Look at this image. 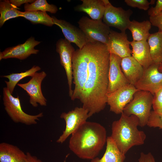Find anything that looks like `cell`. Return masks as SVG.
Instances as JSON below:
<instances>
[{
    "label": "cell",
    "instance_id": "cell-1",
    "mask_svg": "<svg viewBox=\"0 0 162 162\" xmlns=\"http://www.w3.org/2000/svg\"><path fill=\"white\" fill-rule=\"evenodd\" d=\"M88 44V57L80 56L73 61L75 86L70 98L80 100L89 118L103 110L107 104L110 54L105 44Z\"/></svg>",
    "mask_w": 162,
    "mask_h": 162
},
{
    "label": "cell",
    "instance_id": "cell-2",
    "mask_svg": "<svg viewBox=\"0 0 162 162\" xmlns=\"http://www.w3.org/2000/svg\"><path fill=\"white\" fill-rule=\"evenodd\" d=\"M107 138L103 126L97 122L86 121L71 134L69 147L79 158L91 160L103 148Z\"/></svg>",
    "mask_w": 162,
    "mask_h": 162
},
{
    "label": "cell",
    "instance_id": "cell-3",
    "mask_svg": "<svg viewBox=\"0 0 162 162\" xmlns=\"http://www.w3.org/2000/svg\"><path fill=\"white\" fill-rule=\"evenodd\" d=\"M120 118L112 124L111 137L120 151L125 154L134 146L144 144L146 135L143 131L139 130V120L134 115L128 116L123 112Z\"/></svg>",
    "mask_w": 162,
    "mask_h": 162
},
{
    "label": "cell",
    "instance_id": "cell-4",
    "mask_svg": "<svg viewBox=\"0 0 162 162\" xmlns=\"http://www.w3.org/2000/svg\"><path fill=\"white\" fill-rule=\"evenodd\" d=\"M153 95L146 91L138 90L134 95L132 100L124 107L123 112L125 115H134L139 120V126L147 125L152 105Z\"/></svg>",
    "mask_w": 162,
    "mask_h": 162
},
{
    "label": "cell",
    "instance_id": "cell-5",
    "mask_svg": "<svg viewBox=\"0 0 162 162\" xmlns=\"http://www.w3.org/2000/svg\"><path fill=\"white\" fill-rule=\"evenodd\" d=\"M3 93L4 109L14 122L27 125L35 124L39 118L43 116L42 112L36 115H31L23 111L19 96L17 97L13 96L7 87L3 88Z\"/></svg>",
    "mask_w": 162,
    "mask_h": 162
},
{
    "label": "cell",
    "instance_id": "cell-6",
    "mask_svg": "<svg viewBox=\"0 0 162 162\" xmlns=\"http://www.w3.org/2000/svg\"><path fill=\"white\" fill-rule=\"evenodd\" d=\"M78 23L88 43L99 42L107 44L111 30L102 20H94L83 16L79 20Z\"/></svg>",
    "mask_w": 162,
    "mask_h": 162
},
{
    "label": "cell",
    "instance_id": "cell-7",
    "mask_svg": "<svg viewBox=\"0 0 162 162\" xmlns=\"http://www.w3.org/2000/svg\"><path fill=\"white\" fill-rule=\"evenodd\" d=\"M105 9L102 20L103 22L109 27H112L125 32L130 20V17L132 11L129 9L125 10L121 7L112 5L108 0H104Z\"/></svg>",
    "mask_w": 162,
    "mask_h": 162
},
{
    "label": "cell",
    "instance_id": "cell-8",
    "mask_svg": "<svg viewBox=\"0 0 162 162\" xmlns=\"http://www.w3.org/2000/svg\"><path fill=\"white\" fill-rule=\"evenodd\" d=\"M60 117L65 122V130L56 141L62 143L89 118L88 111L82 107H76L68 112H63Z\"/></svg>",
    "mask_w": 162,
    "mask_h": 162
},
{
    "label": "cell",
    "instance_id": "cell-9",
    "mask_svg": "<svg viewBox=\"0 0 162 162\" xmlns=\"http://www.w3.org/2000/svg\"><path fill=\"white\" fill-rule=\"evenodd\" d=\"M138 90L134 86L129 84L107 94V104L110 106V111L116 114H121L124 107L132 100L134 94Z\"/></svg>",
    "mask_w": 162,
    "mask_h": 162
},
{
    "label": "cell",
    "instance_id": "cell-10",
    "mask_svg": "<svg viewBox=\"0 0 162 162\" xmlns=\"http://www.w3.org/2000/svg\"><path fill=\"white\" fill-rule=\"evenodd\" d=\"M159 64L153 63L144 68L142 77L134 85L137 89L148 92L153 95L162 88V73L159 70Z\"/></svg>",
    "mask_w": 162,
    "mask_h": 162
},
{
    "label": "cell",
    "instance_id": "cell-11",
    "mask_svg": "<svg viewBox=\"0 0 162 162\" xmlns=\"http://www.w3.org/2000/svg\"><path fill=\"white\" fill-rule=\"evenodd\" d=\"M56 51L60 56L61 64L65 71L69 88V95L71 98L73 91L72 89V60L75 50L71 43L65 38L58 40L56 44Z\"/></svg>",
    "mask_w": 162,
    "mask_h": 162
},
{
    "label": "cell",
    "instance_id": "cell-12",
    "mask_svg": "<svg viewBox=\"0 0 162 162\" xmlns=\"http://www.w3.org/2000/svg\"><path fill=\"white\" fill-rule=\"evenodd\" d=\"M46 76L44 71L36 72L30 80L26 83H18L17 85L26 91L29 96V103L34 107L46 106L47 100L44 96L41 89V84Z\"/></svg>",
    "mask_w": 162,
    "mask_h": 162
},
{
    "label": "cell",
    "instance_id": "cell-13",
    "mask_svg": "<svg viewBox=\"0 0 162 162\" xmlns=\"http://www.w3.org/2000/svg\"><path fill=\"white\" fill-rule=\"evenodd\" d=\"M40 43L31 37L22 44L10 47L0 52V60L9 58H16L20 60L26 59L32 54H36L39 50L34 47Z\"/></svg>",
    "mask_w": 162,
    "mask_h": 162
},
{
    "label": "cell",
    "instance_id": "cell-14",
    "mask_svg": "<svg viewBox=\"0 0 162 162\" xmlns=\"http://www.w3.org/2000/svg\"><path fill=\"white\" fill-rule=\"evenodd\" d=\"M107 94L113 92L119 88L129 84L121 67L122 58L110 53Z\"/></svg>",
    "mask_w": 162,
    "mask_h": 162
},
{
    "label": "cell",
    "instance_id": "cell-15",
    "mask_svg": "<svg viewBox=\"0 0 162 162\" xmlns=\"http://www.w3.org/2000/svg\"><path fill=\"white\" fill-rule=\"evenodd\" d=\"M130 42L125 32H118L111 30L108 41L106 45L110 53L122 58L131 56Z\"/></svg>",
    "mask_w": 162,
    "mask_h": 162
},
{
    "label": "cell",
    "instance_id": "cell-16",
    "mask_svg": "<svg viewBox=\"0 0 162 162\" xmlns=\"http://www.w3.org/2000/svg\"><path fill=\"white\" fill-rule=\"evenodd\" d=\"M54 24L61 29L65 39L70 43L75 44L79 49L82 48L88 43L86 36L79 27L65 20L52 16Z\"/></svg>",
    "mask_w": 162,
    "mask_h": 162
},
{
    "label": "cell",
    "instance_id": "cell-17",
    "mask_svg": "<svg viewBox=\"0 0 162 162\" xmlns=\"http://www.w3.org/2000/svg\"><path fill=\"white\" fill-rule=\"evenodd\" d=\"M121 67L129 84L134 86L142 77L144 69L132 56L122 58Z\"/></svg>",
    "mask_w": 162,
    "mask_h": 162
},
{
    "label": "cell",
    "instance_id": "cell-18",
    "mask_svg": "<svg viewBox=\"0 0 162 162\" xmlns=\"http://www.w3.org/2000/svg\"><path fill=\"white\" fill-rule=\"evenodd\" d=\"M82 3L74 8L75 11L87 14L94 20H102L105 9L104 0H81Z\"/></svg>",
    "mask_w": 162,
    "mask_h": 162
},
{
    "label": "cell",
    "instance_id": "cell-19",
    "mask_svg": "<svg viewBox=\"0 0 162 162\" xmlns=\"http://www.w3.org/2000/svg\"><path fill=\"white\" fill-rule=\"evenodd\" d=\"M132 56L143 67L148 68L153 63L151 55L149 46L147 41L130 42Z\"/></svg>",
    "mask_w": 162,
    "mask_h": 162
},
{
    "label": "cell",
    "instance_id": "cell-20",
    "mask_svg": "<svg viewBox=\"0 0 162 162\" xmlns=\"http://www.w3.org/2000/svg\"><path fill=\"white\" fill-rule=\"evenodd\" d=\"M27 155L19 148L5 142L0 144V162H27Z\"/></svg>",
    "mask_w": 162,
    "mask_h": 162
},
{
    "label": "cell",
    "instance_id": "cell-21",
    "mask_svg": "<svg viewBox=\"0 0 162 162\" xmlns=\"http://www.w3.org/2000/svg\"><path fill=\"white\" fill-rule=\"evenodd\" d=\"M105 152L100 158L96 157L91 162H124L125 154L122 153L111 136L107 137Z\"/></svg>",
    "mask_w": 162,
    "mask_h": 162
},
{
    "label": "cell",
    "instance_id": "cell-22",
    "mask_svg": "<svg viewBox=\"0 0 162 162\" xmlns=\"http://www.w3.org/2000/svg\"><path fill=\"white\" fill-rule=\"evenodd\" d=\"M152 24L149 21L139 22L133 20L130 21L128 27L132 34L133 41H147L150 34L149 31Z\"/></svg>",
    "mask_w": 162,
    "mask_h": 162
},
{
    "label": "cell",
    "instance_id": "cell-23",
    "mask_svg": "<svg viewBox=\"0 0 162 162\" xmlns=\"http://www.w3.org/2000/svg\"><path fill=\"white\" fill-rule=\"evenodd\" d=\"M147 41L153 62L160 64L162 62V33L158 32L150 34Z\"/></svg>",
    "mask_w": 162,
    "mask_h": 162
},
{
    "label": "cell",
    "instance_id": "cell-24",
    "mask_svg": "<svg viewBox=\"0 0 162 162\" xmlns=\"http://www.w3.org/2000/svg\"><path fill=\"white\" fill-rule=\"evenodd\" d=\"M41 70L40 68L38 66H34L30 69L24 72L20 73H12L8 75L2 76L8 79V81H5L7 87L11 94L16 84L21 80L28 77H32L34 74Z\"/></svg>",
    "mask_w": 162,
    "mask_h": 162
},
{
    "label": "cell",
    "instance_id": "cell-25",
    "mask_svg": "<svg viewBox=\"0 0 162 162\" xmlns=\"http://www.w3.org/2000/svg\"><path fill=\"white\" fill-rule=\"evenodd\" d=\"M12 5L9 0L0 2V27H1L7 20L12 18L22 17L21 11Z\"/></svg>",
    "mask_w": 162,
    "mask_h": 162
},
{
    "label": "cell",
    "instance_id": "cell-26",
    "mask_svg": "<svg viewBox=\"0 0 162 162\" xmlns=\"http://www.w3.org/2000/svg\"><path fill=\"white\" fill-rule=\"evenodd\" d=\"M22 17L28 20L33 24H40L48 26H52L54 24L52 17L46 12L25 11L22 12Z\"/></svg>",
    "mask_w": 162,
    "mask_h": 162
},
{
    "label": "cell",
    "instance_id": "cell-27",
    "mask_svg": "<svg viewBox=\"0 0 162 162\" xmlns=\"http://www.w3.org/2000/svg\"><path fill=\"white\" fill-rule=\"evenodd\" d=\"M25 11H41L56 14L58 10L57 7L53 4H50L46 0H36L31 3L24 4Z\"/></svg>",
    "mask_w": 162,
    "mask_h": 162
},
{
    "label": "cell",
    "instance_id": "cell-28",
    "mask_svg": "<svg viewBox=\"0 0 162 162\" xmlns=\"http://www.w3.org/2000/svg\"><path fill=\"white\" fill-rule=\"evenodd\" d=\"M152 106L154 112L162 115V88L153 95Z\"/></svg>",
    "mask_w": 162,
    "mask_h": 162
},
{
    "label": "cell",
    "instance_id": "cell-29",
    "mask_svg": "<svg viewBox=\"0 0 162 162\" xmlns=\"http://www.w3.org/2000/svg\"><path fill=\"white\" fill-rule=\"evenodd\" d=\"M147 125L150 127H158L162 129V115L152 111Z\"/></svg>",
    "mask_w": 162,
    "mask_h": 162
},
{
    "label": "cell",
    "instance_id": "cell-30",
    "mask_svg": "<svg viewBox=\"0 0 162 162\" xmlns=\"http://www.w3.org/2000/svg\"><path fill=\"white\" fill-rule=\"evenodd\" d=\"M124 2L130 7L137 8L144 10H148L151 4L147 0H125Z\"/></svg>",
    "mask_w": 162,
    "mask_h": 162
},
{
    "label": "cell",
    "instance_id": "cell-31",
    "mask_svg": "<svg viewBox=\"0 0 162 162\" xmlns=\"http://www.w3.org/2000/svg\"><path fill=\"white\" fill-rule=\"evenodd\" d=\"M149 21L152 25L158 28V32L162 33V11L154 16H150Z\"/></svg>",
    "mask_w": 162,
    "mask_h": 162
},
{
    "label": "cell",
    "instance_id": "cell-32",
    "mask_svg": "<svg viewBox=\"0 0 162 162\" xmlns=\"http://www.w3.org/2000/svg\"><path fill=\"white\" fill-rule=\"evenodd\" d=\"M162 11V0H158L154 7H152L148 10V15L150 16H154Z\"/></svg>",
    "mask_w": 162,
    "mask_h": 162
},
{
    "label": "cell",
    "instance_id": "cell-33",
    "mask_svg": "<svg viewBox=\"0 0 162 162\" xmlns=\"http://www.w3.org/2000/svg\"><path fill=\"white\" fill-rule=\"evenodd\" d=\"M138 162H156L154 158L150 152L145 154L142 152L138 160Z\"/></svg>",
    "mask_w": 162,
    "mask_h": 162
},
{
    "label": "cell",
    "instance_id": "cell-34",
    "mask_svg": "<svg viewBox=\"0 0 162 162\" xmlns=\"http://www.w3.org/2000/svg\"><path fill=\"white\" fill-rule=\"evenodd\" d=\"M10 3L15 7L18 8L23 4L31 3L35 0H10Z\"/></svg>",
    "mask_w": 162,
    "mask_h": 162
},
{
    "label": "cell",
    "instance_id": "cell-35",
    "mask_svg": "<svg viewBox=\"0 0 162 162\" xmlns=\"http://www.w3.org/2000/svg\"><path fill=\"white\" fill-rule=\"evenodd\" d=\"M26 154L27 155V162H43L36 156L32 155L30 153L27 152Z\"/></svg>",
    "mask_w": 162,
    "mask_h": 162
},
{
    "label": "cell",
    "instance_id": "cell-36",
    "mask_svg": "<svg viewBox=\"0 0 162 162\" xmlns=\"http://www.w3.org/2000/svg\"><path fill=\"white\" fill-rule=\"evenodd\" d=\"M158 70L160 72L162 73V62L159 64Z\"/></svg>",
    "mask_w": 162,
    "mask_h": 162
},
{
    "label": "cell",
    "instance_id": "cell-37",
    "mask_svg": "<svg viewBox=\"0 0 162 162\" xmlns=\"http://www.w3.org/2000/svg\"><path fill=\"white\" fill-rule=\"evenodd\" d=\"M155 2V0H151V2H150V4H153Z\"/></svg>",
    "mask_w": 162,
    "mask_h": 162
},
{
    "label": "cell",
    "instance_id": "cell-38",
    "mask_svg": "<svg viewBox=\"0 0 162 162\" xmlns=\"http://www.w3.org/2000/svg\"><path fill=\"white\" fill-rule=\"evenodd\" d=\"M64 162H66L65 160H64Z\"/></svg>",
    "mask_w": 162,
    "mask_h": 162
}]
</instances>
